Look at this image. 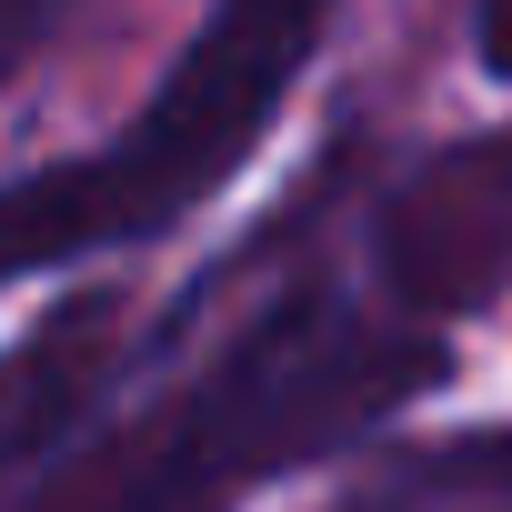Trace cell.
I'll return each instance as SVG.
<instances>
[{"label":"cell","instance_id":"2","mask_svg":"<svg viewBox=\"0 0 512 512\" xmlns=\"http://www.w3.org/2000/svg\"><path fill=\"white\" fill-rule=\"evenodd\" d=\"M322 21H332V0H221L211 31L171 61V81L141 101V121L121 141L0 191V282L51 272L71 251H101V241H151L161 221L211 201L251 161V141L272 131Z\"/></svg>","mask_w":512,"mask_h":512},{"label":"cell","instance_id":"4","mask_svg":"<svg viewBox=\"0 0 512 512\" xmlns=\"http://www.w3.org/2000/svg\"><path fill=\"white\" fill-rule=\"evenodd\" d=\"M472 51L492 81H512V0H472Z\"/></svg>","mask_w":512,"mask_h":512},{"label":"cell","instance_id":"3","mask_svg":"<svg viewBox=\"0 0 512 512\" xmlns=\"http://www.w3.org/2000/svg\"><path fill=\"white\" fill-rule=\"evenodd\" d=\"M382 262L422 312H472L512 272V141H482L442 171H422L392 221H382Z\"/></svg>","mask_w":512,"mask_h":512},{"label":"cell","instance_id":"1","mask_svg":"<svg viewBox=\"0 0 512 512\" xmlns=\"http://www.w3.org/2000/svg\"><path fill=\"white\" fill-rule=\"evenodd\" d=\"M432 372L442 352L422 332H312V312L292 302L241 352H221L181 402L131 422L51 512H241L282 462L332 452Z\"/></svg>","mask_w":512,"mask_h":512}]
</instances>
